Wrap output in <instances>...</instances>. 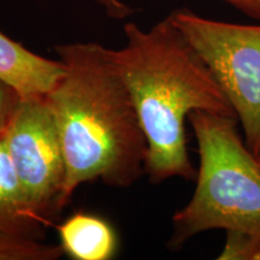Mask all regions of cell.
<instances>
[{
	"instance_id": "obj_8",
	"label": "cell",
	"mask_w": 260,
	"mask_h": 260,
	"mask_svg": "<svg viewBox=\"0 0 260 260\" xmlns=\"http://www.w3.org/2000/svg\"><path fill=\"white\" fill-rule=\"evenodd\" d=\"M52 225L39 217L29 206L22 190L14 164L0 136V230L15 235L41 239Z\"/></svg>"
},
{
	"instance_id": "obj_9",
	"label": "cell",
	"mask_w": 260,
	"mask_h": 260,
	"mask_svg": "<svg viewBox=\"0 0 260 260\" xmlns=\"http://www.w3.org/2000/svg\"><path fill=\"white\" fill-rule=\"evenodd\" d=\"M61 255L60 245L0 230V260H58Z\"/></svg>"
},
{
	"instance_id": "obj_2",
	"label": "cell",
	"mask_w": 260,
	"mask_h": 260,
	"mask_svg": "<svg viewBox=\"0 0 260 260\" xmlns=\"http://www.w3.org/2000/svg\"><path fill=\"white\" fill-rule=\"evenodd\" d=\"M126 42L110 53L129 90L147 140L146 174L153 183L197 178L188 153L186 121L205 111L236 118L206 63L170 16L148 30L124 25ZM237 119V118H236Z\"/></svg>"
},
{
	"instance_id": "obj_13",
	"label": "cell",
	"mask_w": 260,
	"mask_h": 260,
	"mask_svg": "<svg viewBox=\"0 0 260 260\" xmlns=\"http://www.w3.org/2000/svg\"><path fill=\"white\" fill-rule=\"evenodd\" d=\"M247 17L260 22V0H223Z\"/></svg>"
},
{
	"instance_id": "obj_7",
	"label": "cell",
	"mask_w": 260,
	"mask_h": 260,
	"mask_svg": "<svg viewBox=\"0 0 260 260\" xmlns=\"http://www.w3.org/2000/svg\"><path fill=\"white\" fill-rule=\"evenodd\" d=\"M56 226L64 254L75 260H110L118 249V237L105 218L79 211Z\"/></svg>"
},
{
	"instance_id": "obj_1",
	"label": "cell",
	"mask_w": 260,
	"mask_h": 260,
	"mask_svg": "<svg viewBox=\"0 0 260 260\" xmlns=\"http://www.w3.org/2000/svg\"><path fill=\"white\" fill-rule=\"evenodd\" d=\"M54 50L63 74L45 99L63 145L65 204L87 182L129 188L146 174L148 146L110 48L98 42H71Z\"/></svg>"
},
{
	"instance_id": "obj_3",
	"label": "cell",
	"mask_w": 260,
	"mask_h": 260,
	"mask_svg": "<svg viewBox=\"0 0 260 260\" xmlns=\"http://www.w3.org/2000/svg\"><path fill=\"white\" fill-rule=\"evenodd\" d=\"M198 144L197 187L172 216L168 247L177 251L214 229L260 236V162L247 147L234 117L194 111L188 117Z\"/></svg>"
},
{
	"instance_id": "obj_12",
	"label": "cell",
	"mask_w": 260,
	"mask_h": 260,
	"mask_svg": "<svg viewBox=\"0 0 260 260\" xmlns=\"http://www.w3.org/2000/svg\"><path fill=\"white\" fill-rule=\"evenodd\" d=\"M96 3L105 10L109 17L124 19L134 14V10L126 5L123 0H96Z\"/></svg>"
},
{
	"instance_id": "obj_5",
	"label": "cell",
	"mask_w": 260,
	"mask_h": 260,
	"mask_svg": "<svg viewBox=\"0 0 260 260\" xmlns=\"http://www.w3.org/2000/svg\"><path fill=\"white\" fill-rule=\"evenodd\" d=\"M4 141L29 206L52 224V217L67 206V164L56 118L45 95L22 99Z\"/></svg>"
},
{
	"instance_id": "obj_10",
	"label": "cell",
	"mask_w": 260,
	"mask_h": 260,
	"mask_svg": "<svg viewBox=\"0 0 260 260\" xmlns=\"http://www.w3.org/2000/svg\"><path fill=\"white\" fill-rule=\"evenodd\" d=\"M219 260H260V236L251 233L228 230Z\"/></svg>"
},
{
	"instance_id": "obj_11",
	"label": "cell",
	"mask_w": 260,
	"mask_h": 260,
	"mask_svg": "<svg viewBox=\"0 0 260 260\" xmlns=\"http://www.w3.org/2000/svg\"><path fill=\"white\" fill-rule=\"evenodd\" d=\"M22 99L11 84L0 80V136L4 135Z\"/></svg>"
},
{
	"instance_id": "obj_14",
	"label": "cell",
	"mask_w": 260,
	"mask_h": 260,
	"mask_svg": "<svg viewBox=\"0 0 260 260\" xmlns=\"http://www.w3.org/2000/svg\"><path fill=\"white\" fill-rule=\"evenodd\" d=\"M256 158H258V160H259V162H260V154L258 155V157H256Z\"/></svg>"
},
{
	"instance_id": "obj_4",
	"label": "cell",
	"mask_w": 260,
	"mask_h": 260,
	"mask_svg": "<svg viewBox=\"0 0 260 260\" xmlns=\"http://www.w3.org/2000/svg\"><path fill=\"white\" fill-rule=\"evenodd\" d=\"M229 100L247 147L260 154V24L214 21L180 9L169 15Z\"/></svg>"
},
{
	"instance_id": "obj_6",
	"label": "cell",
	"mask_w": 260,
	"mask_h": 260,
	"mask_svg": "<svg viewBox=\"0 0 260 260\" xmlns=\"http://www.w3.org/2000/svg\"><path fill=\"white\" fill-rule=\"evenodd\" d=\"M63 74L61 61L35 53L0 31V80L23 99L46 95Z\"/></svg>"
}]
</instances>
